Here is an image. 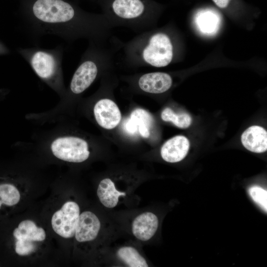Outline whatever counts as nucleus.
<instances>
[{
  "mask_svg": "<svg viewBox=\"0 0 267 267\" xmlns=\"http://www.w3.org/2000/svg\"><path fill=\"white\" fill-rule=\"evenodd\" d=\"M23 22L36 42L46 35L68 42L84 39L99 43L112 38L113 28L102 13L86 12L65 0H33Z\"/></svg>",
  "mask_w": 267,
  "mask_h": 267,
  "instance_id": "1",
  "label": "nucleus"
},
{
  "mask_svg": "<svg viewBox=\"0 0 267 267\" xmlns=\"http://www.w3.org/2000/svg\"><path fill=\"white\" fill-rule=\"evenodd\" d=\"M122 51V62L132 67H163L175 58V46L166 31L150 29L138 33L127 42L117 40Z\"/></svg>",
  "mask_w": 267,
  "mask_h": 267,
  "instance_id": "2",
  "label": "nucleus"
},
{
  "mask_svg": "<svg viewBox=\"0 0 267 267\" xmlns=\"http://www.w3.org/2000/svg\"><path fill=\"white\" fill-rule=\"evenodd\" d=\"M112 28L121 27L137 34L151 29L162 6L153 0H97Z\"/></svg>",
  "mask_w": 267,
  "mask_h": 267,
  "instance_id": "3",
  "label": "nucleus"
},
{
  "mask_svg": "<svg viewBox=\"0 0 267 267\" xmlns=\"http://www.w3.org/2000/svg\"><path fill=\"white\" fill-rule=\"evenodd\" d=\"M111 46L106 43L89 42L83 53L68 89L62 98H69L83 93L104 71L111 68L115 62V55L119 48L113 38Z\"/></svg>",
  "mask_w": 267,
  "mask_h": 267,
  "instance_id": "4",
  "label": "nucleus"
},
{
  "mask_svg": "<svg viewBox=\"0 0 267 267\" xmlns=\"http://www.w3.org/2000/svg\"><path fill=\"white\" fill-rule=\"evenodd\" d=\"M18 51L37 76L62 97L66 90L62 67L63 46L52 49L21 47Z\"/></svg>",
  "mask_w": 267,
  "mask_h": 267,
  "instance_id": "5",
  "label": "nucleus"
},
{
  "mask_svg": "<svg viewBox=\"0 0 267 267\" xmlns=\"http://www.w3.org/2000/svg\"><path fill=\"white\" fill-rule=\"evenodd\" d=\"M44 144L55 157L67 162L81 163L87 160L90 155L86 140L62 132L51 135Z\"/></svg>",
  "mask_w": 267,
  "mask_h": 267,
  "instance_id": "6",
  "label": "nucleus"
},
{
  "mask_svg": "<svg viewBox=\"0 0 267 267\" xmlns=\"http://www.w3.org/2000/svg\"><path fill=\"white\" fill-rule=\"evenodd\" d=\"M15 239L14 249L20 256H27L34 252L37 247L34 242L42 241L45 238V232L38 227L34 222L25 220L19 223L12 232Z\"/></svg>",
  "mask_w": 267,
  "mask_h": 267,
  "instance_id": "7",
  "label": "nucleus"
},
{
  "mask_svg": "<svg viewBox=\"0 0 267 267\" xmlns=\"http://www.w3.org/2000/svg\"><path fill=\"white\" fill-rule=\"evenodd\" d=\"M80 214V208L77 203L66 202L52 216L51 225L53 230L63 238L73 237Z\"/></svg>",
  "mask_w": 267,
  "mask_h": 267,
  "instance_id": "8",
  "label": "nucleus"
},
{
  "mask_svg": "<svg viewBox=\"0 0 267 267\" xmlns=\"http://www.w3.org/2000/svg\"><path fill=\"white\" fill-rule=\"evenodd\" d=\"M93 111L97 123L107 130L115 128L121 120V113L119 107L110 98L99 99L94 104Z\"/></svg>",
  "mask_w": 267,
  "mask_h": 267,
  "instance_id": "9",
  "label": "nucleus"
},
{
  "mask_svg": "<svg viewBox=\"0 0 267 267\" xmlns=\"http://www.w3.org/2000/svg\"><path fill=\"white\" fill-rule=\"evenodd\" d=\"M173 79L167 73L156 72L141 74L136 78V85L140 90L150 94H160L172 87Z\"/></svg>",
  "mask_w": 267,
  "mask_h": 267,
  "instance_id": "10",
  "label": "nucleus"
},
{
  "mask_svg": "<svg viewBox=\"0 0 267 267\" xmlns=\"http://www.w3.org/2000/svg\"><path fill=\"white\" fill-rule=\"evenodd\" d=\"M100 228V221L95 214L88 211L83 212L78 220L75 238L79 242L92 241L97 236Z\"/></svg>",
  "mask_w": 267,
  "mask_h": 267,
  "instance_id": "11",
  "label": "nucleus"
},
{
  "mask_svg": "<svg viewBox=\"0 0 267 267\" xmlns=\"http://www.w3.org/2000/svg\"><path fill=\"white\" fill-rule=\"evenodd\" d=\"M158 225L157 216L152 212H146L139 214L134 220L132 231L137 239L146 241L154 235Z\"/></svg>",
  "mask_w": 267,
  "mask_h": 267,
  "instance_id": "12",
  "label": "nucleus"
},
{
  "mask_svg": "<svg viewBox=\"0 0 267 267\" xmlns=\"http://www.w3.org/2000/svg\"><path fill=\"white\" fill-rule=\"evenodd\" d=\"M189 141L184 136L177 135L167 140L162 145L161 155L162 159L169 163H176L183 160L189 149Z\"/></svg>",
  "mask_w": 267,
  "mask_h": 267,
  "instance_id": "13",
  "label": "nucleus"
},
{
  "mask_svg": "<svg viewBox=\"0 0 267 267\" xmlns=\"http://www.w3.org/2000/svg\"><path fill=\"white\" fill-rule=\"evenodd\" d=\"M152 123L151 115L146 110L137 108L134 110L130 117L125 121L123 128L129 134H135L138 131L141 136L148 138L150 135L149 129Z\"/></svg>",
  "mask_w": 267,
  "mask_h": 267,
  "instance_id": "14",
  "label": "nucleus"
},
{
  "mask_svg": "<svg viewBox=\"0 0 267 267\" xmlns=\"http://www.w3.org/2000/svg\"><path fill=\"white\" fill-rule=\"evenodd\" d=\"M243 145L255 153H263L267 150V132L263 127L252 126L246 129L241 136Z\"/></svg>",
  "mask_w": 267,
  "mask_h": 267,
  "instance_id": "15",
  "label": "nucleus"
},
{
  "mask_svg": "<svg viewBox=\"0 0 267 267\" xmlns=\"http://www.w3.org/2000/svg\"><path fill=\"white\" fill-rule=\"evenodd\" d=\"M97 195L103 206L108 208H113L118 204L119 197L126 196V193L118 190L110 178H105L98 184Z\"/></svg>",
  "mask_w": 267,
  "mask_h": 267,
  "instance_id": "16",
  "label": "nucleus"
},
{
  "mask_svg": "<svg viewBox=\"0 0 267 267\" xmlns=\"http://www.w3.org/2000/svg\"><path fill=\"white\" fill-rule=\"evenodd\" d=\"M195 21L202 33L213 35L217 32L221 19L219 14L215 10L206 8L201 9L197 12Z\"/></svg>",
  "mask_w": 267,
  "mask_h": 267,
  "instance_id": "17",
  "label": "nucleus"
},
{
  "mask_svg": "<svg viewBox=\"0 0 267 267\" xmlns=\"http://www.w3.org/2000/svg\"><path fill=\"white\" fill-rule=\"evenodd\" d=\"M117 255L126 265L130 267H147L146 260L137 250L132 246H123L120 248Z\"/></svg>",
  "mask_w": 267,
  "mask_h": 267,
  "instance_id": "18",
  "label": "nucleus"
},
{
  "mask_svg": "<svg viewBox=\"0 0 267 267\" xmlns=\"http://www.w3.org/2000/svg\"><path fill=\"white\" fill-rule=\"evenodd\" d=\"M161 119L166 122H171L179 128L185 129L190 126L192 119L187 113L176 114L170 108H166L161 113Z\"/></svg>",
  "mask_w": 267,
  "mask_h": 267,
  "instance_id": "19",
  "label": "nucleus"
},
{
  "mask_svg": "<svg viewBox=\"0 0 267 267\" xmlns=\"http://www.w3.org/2000/svg\"><path fill=\"white\" fill-rule=\"evenodd\" d=\"M248 192L252 199L266 212L267 211V191L259 186H253Z\"/></svg>",
  "mask_w": 267,
  "mask_h": 267,
  "instance_id": "20",
  "label": "nucleus"
},
{
  "mask_svg": "<svg viewBox=\"0 0 267 267\" xmlns=\"http://www.w3.org/2000/svg\"><path fill=\"white\" fill-rule=\"evenodd\" d=\"M221 9H225L230 0H212Z\"/></svg>",
  "mask_w": 267,
  "mask_h": 267,
  "instance_id": "21",
  "label": "nucleus"
},
{
  "mask_svg": "<svg viewBox=\"0 0 267 267\" xmlns=\"http://www.w3.org/2000/svg\"><path fill=\"white\" fill-rule=\"evenodd\" d=\"M6 51L5 48L3 47V45H2L1 44H0V53H3Z\"/></svg>",
  "mask_w": 267,
  "mask_h": 267,
  "instance_id": "22",
  "label": "nucleus"
}]
</instances>
